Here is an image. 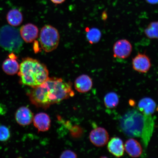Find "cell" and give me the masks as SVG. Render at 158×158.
Returning a JSON list of instances; mask_svg holds the SVG:
<instances>
[{"instance_id": "6da1fadb", "label": "cell", "mask_w": 158, "mask_h": 158, "mask_svg": "<svg viewBox=\"0 0 158 158\" xmlns=\"http://www.w3.org/2000/svg\"><path fill=\"white\" fill-rule=\"evenodd\" d=\"M72 84L61 78H49L40 85L27 93L31 104L37 107L47 109L74 95Z\"/></svg>"}, {"instance_id": "7a4b0ae2", "label": "cell", "mask_w": 158, "mask_h": 158, "mask_svg": "<svg viewBox=\"0 0 158 158\" xmlns=\"http://www.w3.org/2000/svg\"><path fill=\"white\" fill-rule=\"evenodd\" d=\"M18 75L21 84L32 88L40 85L49 77L46 66L31 58L23 59L20 65Z\"/></svg>"}, {"instance_id": "3957f363", "label": "cell", "mask_w": 158, "mask_h": 158, "mask_svg": "<svg viewBox=\"0 0 158 158\" xmlns=\"http://www.w3.org/2000/svg\"><path fill=\"white\" fill-rule=\"evenodd\" d=\"M156 107L155 102L151 98H142L138 103V110L143 116L144 126L141 137L146 148L148 147L152 135L155 124L152 115Z\"/></svg>"}, {"instance_id": "277c9868", "label": "cell", "mask_w": 158, "mask_h": 158, "mask_svg": "<svg viewBox=\"0 0 158 158\" xmlns=\"http://www.w3.org/2000/svg\"><path fill=\"white\" fill-rule=\"evenodd\" d=\"M143 126V116L138 110H129L120 120V128L123 133L128 137H141Z\"/></svg>"}, {"instance_id": "5b68a950", "label": "cell", "mask_w": 158, "mask_h": 158, "mask_svg": "<svg viewBox=\"0 0 158 158\" xmlns=\"http://www.w3.org/2000/svg\"><path fill=\"white\" fill-rule=\"evenodd\" d=\"M23 42L18 29L5 25L0 28V47L11 53L19 54Z\"/></svg>"}, {"instance_id": "8992f818", "label": "cell", "mask_w": 158, "mask_h": 158, "mask_svg": "<svg viewBox=\"0 0 158 158\" xmlns=\"http://www.w3.org/2000/svg\"><path fill=\"white\" fill-rule=\"evenodd\" d=\"M40 42L43 50L47 52L54 51L58 47L60 35L57 30L50 25H46L41 29Z\"/></svg>"}, {"instance_id": "52a82bcc", "label": "cell", "mask_w": 158, "mask_h": 158, "mask_svg": "<svg viewBox=\"0 0 158 158\" xmlns=\"http://www.w3.org/2000/svg\"><path fill=\"white\" fill-rule=\"evenodd\" d=\"M113 51L114 58L122 59L127 58L132 52L131 43L125 39L119 40L114 43Z\"/></svg>"}, {"instance_id": "ba28073f", "label": "cell", "mask_w": 158, "mask_h": 158, "mask_svg": "<svg viewBox=\"0 0 158 158\" xmlns=\"http://www.w3.org/2000/svg\"><path fill=\"white\" fill-rule=\"evenodd\" d=\"M89 139L94 146L98 147H102L108 143L109 135L104 128L98 127L90 132Z\"/></svg>"}, {"instance_id": "9c48e42d", "label": "cell", "mask_w": 158, "mask_h": 158, "mask_svg": "<svg viewBox=\"0 0 158 158\" xmlns=\"http://www.w3.org/2000/svg\"><path fill=\"white\" fill-rule=\"evenodd\" d=\"M132 66L136 72L145 73L149 71L151 63L149 57L143 54H138L132 60Z\"/></svg>"}, {"instance_id": "30bf717a", "label": "cell", "mask_w": 158, "mask_h": 158, "mask_svg": "<svg viewBox=\"0 0 158 158\" xmlns=\"http://www.w3.org/2000/svg\"><path fill=\"white\" fill-rule=\"evenodd\" d=\"M34 114L27 106H21L17 110L15 114V119L17 123L22 126L29 125L33 122Z\"/></svg>"}, {"instance_id": "8fae6325", "label": "cell", "mask_w": 158, "mask_h": 158, "mask_svg": "<svg viewBox=\"0 0 158 158\" xmlns=\"http://www.w3.org/2000/svg\"><path fill=\"white\" fill-rule=\"evenodd\" d=\"M38 27L31 23L23 25L20 29V33L22 38L27 43L32 42L38 36Z\"/></svg>"}, {"instance_id": "7c38bea8", "label": "cell", "mask_w": 158, "mask_h": 158, "mask_svg": "<svg viewBox=\"0 0 158 158\" xmlns=\"http://www.w3.org/2000/svg\"><path fill=\"white\" fill-rule=\"evenodd\" d=\"M33 122L35 127L39 132L48 131L51 126L50 118L48 114L44 112H40L35 114Z\"/></svg>"}, {"instance_id": "4fadbf2b", "label": "cell", "mask_w": 158, "mask_h": 158, "mask_svg": "<svg viewBox=\"0 0 158 158\" xmlns=\"http://www.w3.org/2000/svg\"><path fill=\"white\" fill-rule=\"evenodd\" d=\"M92 86V80L88 75H81L78 77L75 81V88L78 92L81 93L89 92L91 89Z\"/></svg>"}, {"instance_id": "5bb4252c", "label": "cell", "mask_w": 158, "mask_h": 158, "mask_svg": "<svg viewBox=\"0 0 158 158\" xmlns=\"http://www.w3.org/2000/svg\"><path fill=\"white\" fill-rule=\"evenodd\" d=\"M108 151L112 155L117 157L123 156L124 147L122 140L119 138L114 137L111 138L107 145Z\"/></svg>"}, {"instance_id": "9a60e30c", "label": "cell", "mask_w": 158, "mask_h": 158, "mask_svg": "<svg viewBox=\"0 0 158 158\" xmlns=\"http://www.w3.org/2000/svg\"><path fill=\"white\" fill-rule=\"evenodd\" d=\"M124 147L126 152L132 157H139L143 153V148L141 144L133 138H130L127 140Z\"/></svg>"}, {"instance_id": "2e32d148", "label": "cell", "mask_w": 158, "mask_h": 158, "mask_svg": "<svg viewBox=\"0 0 158 158\" xmlns=\"http://www.w3.org/2000/svg\"><path fill=\"white\" fill-rule=\"evenodd\" d=\"M6 19L10 25L17 27L23 22V17L22 14L19 10L13 9L10 10L7 13Z\"/></svg>"}, {"instance_id": "e0dca14e", "label": "cell", "mask_w": 158, "mask_h": 158, "mask_svg": "<svg viewBox=\"0 0 158 158\" xmlns=\"http://www.w3.org/2000/svg\"><path fill=\"white\" fill-rule=\"evenodd\" d=\"M16 59L9 58L4 61L2 65V69L6 73L13 75L19 72V66Z\"/></svg>"}, {"instance_id": "ac0fdd59", "label": "cell", "mask_w": 158, "mask_h": 158, "mask_svg": "<svg viewBox=\"0 0 158 158\" xmlns=\"http://www.w3.org/2000/svg\"><path fill=\"white\" fill-rule=\"evenodd\" d=\"M104 103L108 108H114L119 103V98L118 94L114 92L108 93L104 98Z\"/></svg>"}, {"instance_id": "d6986e66", "label": "cell", "mask_w": 158, "mask_h": 158, "mask_svg": "<svg viewBox=\"0 0 158 158\" xmlns=\"http://www.w3.org/2000/svg\"><path fill=\"white\" fill-rule=\"evenodd\" d=\"M146 36L150 39H158V21L150 23L144 30Z\"/></svg>"}, {"instance_id": "ffe728a7", "label": "cell", "mask_w": 158, "mask_h": 158, "mask_svg": "<svg viewBox=\"0 0 158 158\" xmlns=\"http://www.w3.org/2000/svg\"><path fill=\"white\" fill-rule=\"evenodd\" d=\"M87 31L86 37L90 44H94L97 43L100 40L102 37V33L98 28L89 29Z\"/></svg>"}, {"instance_id": "44dd1931", "label": "cell", "mask_w": 158, "mask_h": 158, "mask_svg": "<svg viewBox=\"0 0 158 158\" xmlns=\"http://www.w3.org/2000/svg\"><path fill=\"white\" fill-rule=\"evenodd\" d=\"M10 137L9 129L4 126H0V141H6Z\"/></svg>"}, {"instance_id": "7402d4cb", "label": "cell", "mask_w": 158, "mask_h": 158, "mask_svg": "<svg viewBox=\"0 0 158 158\" xmlns=\"http://www.w3.org/2000/svg\"><path fill=\"white\" fill-rule=\"evenodd\" d=\"M77 154L70 150H65L61 154L60 158H77Z\"/></svg>"}, {"instance_id": "603a6c76", "label": "cell", "mask_w": 158, "mask_h": 158, "mask_svg": "<svg viewBox=\"0 0 158 158\" xmlns=\"http://www.w3.org/2000/svg\"><path fill=\"white\" fill-rule=\"evenodd\" d=\"M50 1L55 4H59L64 2L66 0H50Z\"/></svg>"}, {"instance_id": "cb8c5ba5", "label": "cell", "mask_w": 158, "mask_h": 158, "mask_svg": "<svg viewBox=\"0 0 158 158\" xmlns=\"http://www.w3.org/2000/svg\"><path fill=\"white\" fill-rule=\"evenodd\" d=\"M148 3L151 4H158V0H146Z\"/></svg>"}]
</instances>
